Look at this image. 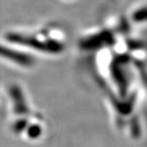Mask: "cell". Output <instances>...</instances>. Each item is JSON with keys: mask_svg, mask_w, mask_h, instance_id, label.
Masks as SVG:
<instances>
[{"mask_svg": "<svg viewBox=\"0 0 147 147\" xmlns=\"http://www.w3.org/2000/svg\"><path fill=\"white\" fill-rule=\"evenodd\" d=\"M6 38L10 42L30 48H34V50L42 53L57 54L64 50L63 44L60 42L52 39H39L38 37L30 34L11 32L7 34Z\"/></svg>", "mask_w": 147, "mask_h": 147, "instance_id": "cell-1", "label": "cell"}, {"mask_svg": "<svg viewBox=\"0 0 147 147\" xmlns=\"http://www.w3.org/2000/svg\"><path fill=\"white\" fill-rule=\"evenodd\" d=\"M0 57L25 67L31 66L34 62L30 55L2 44H0Z\"/></svg>", "mask_w": 147, "mask_h": 147, "instance_id": "cell-2", "label": "cell"}, {"mask_svg": "<svg viewBox=\"0 0 147 147\" xmlns=\"http://www.w3.org/2000/svg\"><path fill=\"white\" fill-rule=\"evenodd\" d=\"M107 38L108 36L101 35V34L88 37L84 38L83 41H81L80 46L85 50H94V48L96 49L97 47L100 45L102 46L104 43H105Z\"/></svg>", "mask_w": 147, "mask_h": 147, "instance_id": "cell-3", "label": "cell"}]
</instances>
